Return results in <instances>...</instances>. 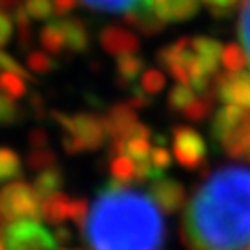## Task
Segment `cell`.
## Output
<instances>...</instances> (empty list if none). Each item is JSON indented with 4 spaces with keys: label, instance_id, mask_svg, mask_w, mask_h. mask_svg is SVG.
I'll list each match as a JSON object with an SVG mask.
<instances>
[{
    "label": "cell",
    "instance_id": "1",
    "mask_svg": "<svg viewBox=\"0 0 250 250\" xmlns=\"http://www.w3.org/2000/svg\"><path fill=\"white\" fill-rule=\"evenodd\" d=\"M188 250H245L250 247V167L213 170L189 198L180 224Z\"/></svg>",
    "mask_w": 250,
    "mask_h": 250
},
{
    "label": "cell",
    "instance_id": "2",
    "mask_svg": "<svg viewBox=\"0 0 250 250\" xmlns=\"http://www.w3.org/2000/svg\"><path fill=\"white\" fill-rule=\"evenodd\" d=\"M82 233L91 250H161L165 223L152 197L113 178L95 198Z\"/></svg>",
    "mask_w": 250,
    "mask_h": 250
},
{
    "label": "cell",
    "instance_id": "3",
    "mask_svg": "<svg viewBox=\"0 0 250 250\" xmlns=\"http://www.w3.org/2000/svg\"><path fill=\"white\" fill-rule=\"evenodd\" d=\"M52 119L62 128V146L69 156L99 150L106 143L107 132L102 115L52 111Z\"/></svg>",
    "mask_w": 250,
    "mask_h": 250
},
{
    "label": "cell",
    "instance_id": "4",
    "mask_svg": "<svg viewBox=\"0 0 250 250\" xmlns=\"http://www.w3.org/2000/svg\"><path fill=\"white\" fill-rule=\"evenodd\" d=\"M19 219H41V198L24 180L9 182L0 189V228Z\"/></svg>",
    "mask_w": 250,
    "mask_h": 250
},
{
    "label": "cell",
    "instance_id": "5",
    "mask_svg": "<svg viewBox=\"0 0 250 250\" xmlns=\"http://www.w3.org/2000/svg\"><path fill=\"white\" fill-rule=\"evenodd\" d=\"M6 250H54L56 235L39 219H19L0 228Z\"/></svg>",
    "mask_w": 250,
    "mask_h": 250
},
{
    "label": "cell",
    "instance_id": "6",
    "mask_svg": "<svg viewBox=\"0 0 250 250\" xmlns=\"http://www.w3.org/2000/svg\"><path fill=\"white\" fill-rule=\"evenodd\" d=\"M172 154L184 169L197 170L206 165L208 145L195 128L180 125L172 128Z\"/></svg>",
    "mask_w": 250,
    "mask_h": 250
},
{
    "label": "cell",
    "instance_id": "7",
    "mask_svg": "<svg viewBox=\"0 0 250 250\" xmlns=\"http://www.w3.org/2000/svg\"><path fill=\"white\" fill-rule=\"evenodd\" d=\"M213 91L224 104H235L250 111V72H217Z\"/></svg>",
    "mask_w": 250,
    "mask_h": 250
},
{
    "label": "cell",
    "instance_id": "8",
    "mask_svg": "<svg viewBox=\"0 0 250 250\" xmlns=\"http://www.w3.org/2000/svg\"><path fill=\"white\" fill-rule=\"evenodd\" d=\"M148 195L161 211L167 215L178 213L186 204V188L174 178L161 176L154 180L148 188Z\"/></svg>",
    "mask_w": 250,
    "mask_h": 250
},
{
    "label": "cell",
    "instance_id": "9",
    "mask_svg": "<svg viewBox=\"0 0 250 250\" xmlns=\"http://www.w3.org/2000/svg\"><path fill=\"white\" fill-rule=\"evenodd\" d=\"M104 128L107 132V139H117V137H125L128 139L130 130L134 128L137 121V109L132 107V104L126 102H117L102 115Z\"/></svg>",
    "mask_w": 250,
    "mask_h": 250
},
{
    "label": "cell",
    "instance_id": "10",
    "mask_svg": "<svg viewBox=\"0 0 250 250\" xmlns=\"http://www.w3.org/2000/svg\"><path fill=\"white\" fill-rule=\"evenodd\" d=\"M100 45L111 56H125L135 54L139 50V39L134 32L121 26H107L100 34Z\"/></svg>",
    "mask_w": 250,
    "mask_h": 250
},
{
    "label": "cell",
    "instance_id": "11",
    "mask_svg": "<svg viewBox=\"0 0 250 250\" xmlns=\"http://www.w3.org/2000/svg\"><path fill=\"white\" fill-rule=\"evenodd\" d=\"M72 198L65 193H54L52 197L41 200V219L52 226H62L71 219Z\"/></svg>",
    "mask_w": 250,
    "mask_h": 250
},
{
    "label": "cell",
    "instance_id": "12",
    "mask_svg": "<svg viewBox=\"0 0 250 250\" xmlns=\"http://www.w3.org/2000/svg\"><path fill=\"white\" fill-rule=\"evenodd\" d=\"M193 41V48L197 50L198 60L202 63V67L206 69V72L209 76L217 74V69H219V63L223 60V48L224 46L217 41V39H211V37H191Z\"/></svg>",
    "mask_w": 250,
    "mask_h": 250
},
{
    "label": "cell",
    "instance_id": "13",
    "mask_svg": "<svg viewBox=\"0 0 250 250\" xmlns=\"http://www.w3.org/2000/svg\"><path fill=\"white\" fill-rule=\"evenodd\" d=\"M60 21H62L67 48L74 54L85 52L89 48V34H87V28L83 24V21H80L78 17H60Z\"/></svg>",
    "mask_w": 250,
    "mask_h": 250
},
{
    "label": "cell",
    "instance_id": "14",
    "mask_svg": "<svg viewBox=\"0 0 250 250\" xmlns=\"http://www.w3.org/2000/svg\"><path fill=\"white\" fill-rule=\"evenodd\" d=\"M145 69V60L135 56V54H125V56H119L117 58V65H115V78H117V85L123 87V89H128L132 87L137 78L141 76V72Z\"/></svg>",
    "mask_w": 250,
    "mask_h": 250
},
{
    "label": "cell",
    "instance_id": "15",
    "mask_svg": "<svg viewBox=\"0 0 250 250\" xmlns=\"http://www.w3.org/2000/svg\"><path fill=\"white\" fill-rule=\"evenodd\" d=\"M63 170L54 165L50 169H45L41 172H37V176L34 178V189H36L37 197L41 200L52 197L54 193H60V189L63 188Z\"/></svg>",
    "mask_w": 250,
    "mask_h": 250
},
{
    "label": "cell",
    "instance_id": "16",
    "mask_svg": "<svg viewBox=\"0 0 250 250\" xmlns=\"http://www.w3.org/2000/svg\"><path fill=\"white\" fill-rule=\"evenodd\" d=\"M39 41L41 46L45 48V52L48 54H62L67 48L65 43V34H63L62 21L60 19H50L46 22V26L41 28L39 32Z\"/></svg>",
    "mask_w": 250,
    "mask_h": 250
},
{
    "label": "cell",
    "instance_id": "17",
    "mask_svg": "<svg viewBox=\"0 0 250 250\" xmlns=\"http://www.w3.org/2000/svg\"><path fill=\"white\" fill-rule=\"evenodd\" d=\"M215 99H217V95H215L213 89H209L206 95H198L195 102L189 107H186L184 117L188 121H191V123H202V121H206L208 117L211 115V111H213Z\"/></svg>",
    "mask_w": 250,
    "mask_h": 250
},
{
    "label": "cell",
    "instance_id": "18",
    "mask_svg": "<svg viewBox=\"0 0 250 250\" xmlns=\"http://www.w3.org/2000/svg\"><path fill=\"white\" fill-rule=\"evenodd\" d=\"M223 63L224 71L228 72H239L245 71V67L249 65V54L245 50V46L237 43H228L223 48Z\"/></svg>",
    "mask_w": 250,
    "mask_h": 250
},
{
    "label": "cell",
    "instance_id": "19",
    "mask_svg": "<svg viewBox=\"0 0 250 250\" xmlns=\"http://www.w3.org/2000/svg\"><path fill=\"white\" fill-rule=\"evenodd\" d=\"M21 176V158L13 148L0 146V184H9Z\"/></svg>",
    "mask_w": 250,
    "mask_h": 250
},
{
    "label": "cell",
    "instance_id": "20",
    "mask_svg": "<svg viewBox=\"0 0 250 250\" xmlns=\"http://www.w3.org/2000/svg\"><path fill=\"white\" fill-rule=\"evenodd\" d=\"M15 13V24H17V37H19V45L22 50H26L34 43V28H32V17L26 11L24 4H21L13 9Z\"/></svg>",
    "mask_w": 250,
    "mask_h": 250
},
{
    "label": "cell",
    "instance_id": "21",
    "mask_svg": "<svg viewBox=\"0 0 250 250\" xmlns=\"http://www.w3.org/2000/svg\"><path fill=\"white\" fill-rule=\"evenodd\" d=\"M198 95L193 91L191 85H186V83H176L172 89L169 91L167 95V104L172 111H186V107H189Z\"/></svg>",
    "mask_w": 250,
    "mask_h": 250
},
{
    "label": "cell",
    "instance_id": "22",
    "mask_svg": "<svg viewBox=\"0 0 250 250\" xmlns=\"http://www.w3.org/2000/svg\"><path fill=\"white\" fill-rule=\"evenodd\" d=\"M109 170H111V176L119 182H125V184H132L135 182V161L128 156V154H123V156H115L109 161Z\"/></svg>",
    "mask_w": 250,
    "mask_h": 250
},
{
    "label": "cell",
    "instance_id": "23",
    "mask_svg": "<svg viewBox=\"0 0 250 250\" xmlns=\"http://www.w3.org/2000/svg\"><path fill=\"white\" fill-rule=\"evenodd\" d=\"M0 91L13 100L22 99V97H26V93H28L26 80L21 78L15 72L2 71L0 72Z\"/></svg>",
    "mask_w": 250,
    "mask_h": 250
},
{
    "label": "cell",
    "instance_id": "24",
    "mask_svg": "<svg viewBox=\"0 0 250 250\" xmlns=\"http://www.w3.org/2000/svg\"><path fill=\"white\" fill-rule=\"evenodd\" d=\"M87 8L107 13H128L139 6L141 0H82Z\"/></svg>",
    "mask_w": 250,
    "mask_h": 250
},
{
    "label": "cell",
    "instance_id": "25",
    "mask_svg": "<svg viewBox=\"0 0 250 250\" xmlns=\"http://www.w3.org/2000/svg\"><path fill=\"white\" fill-rule=\"evenodd\" d=\"M56 152L52 148H32V150L28 152L26 156V167L30 170H36V172H41V170L45 169H50L56 165Z\"/></svg>",
    "mask_w": 250,
    "mask_h": 250
},
{
    "label": "cell",
    "instance_id": "26",
    "mask_svg": "<svg viewBox=\"0 0 250 250\" xmlns=\"http://www.w3.org/2000/svg\"><path fill=\"white\" fill-rule=\"evenodd\" d=\"M139 80H141V89L146 95H150V97L160 95L161 91L165 89V85H167V76L160 69H148V71H145L143 76Z\"/></svg>",
    "mask_w": 250,
    "mask_h": 250
},
{
    "label": "cell",
    "instance_id": "27",
    "mask_svg": "<svg viewBox=\"0 0 250 250\" xmlns=\"http://www.w3.org/2000/svg\"><path fill=\"white\" fill-rule=\"evenodd\" d=\"M152 143L148 137H132L126 141V154L134 161L148 160L152 154Z\"/></svg>",
    "mask_w": 250,
    "mask_h": 250
},
{
    "label": "cell",
    "instance_id": "28",
    "mask_svg": "<svg viewBox=\"0 0 250 250\" xmlns=\"http://www.w3.org/2000/svg\"><path fill=\"white\" fill-rule=\"evenodd\" d=\"M28 67L37 74H46L56 69V62L48 56V52H41V50H32L26 54Z\"/></svg>",
    "mask_w": 250,
    "mask_h": 250
},
{
    "label": "cell",
    "instance_id": "29",
    "mask_svg": "<svg viewBox=\"0 0 250 250\" xmlns=\"http://www.w3.org/2000/svg\"><path fill=\"white\" fill-rule=\"evenodd\" d=\"M19 115V106L15 104V100L9 99L8 95H4L0 91V125H13L17 123Z\"/></svg>",
    "mask_w": 250,
    "mask_h": 250
},
{
    "label": "cell",
    "instance_id": "30",
    "mask_svg": "<svg viewBox=\"0 0 250 250\" xmlns=\"http://www.w3.org/2000/svg\"><path fill=\"white\" fill-rule=\"evenodd\" d=\"M239 39H241L245 50L249 54V63H250V0H245L241 8V15H239Z\"/></svg>",
    "mask_w": 250,
    "mask_h": 250
},
{
    "label": "cell",
    "instance_id": "31",
    "mask_svg": "<svg viewBox=\"0 0 250 250\" xmlns=\"http://www.w3.org/2000/svg\"><path fill=\"white\" fill-rule=\"evenodd\" d=\"M0 69H2V71L15 72V74H19V76L24 78V80L36 82V78L32 76V72H28L26 69L13 58V56H9V54L4 52V50H0Z\"/></svg>",
    "mask_w": 250,
    "mask_h": 250
},
{
    "label": "cell",
    "instance_id": "32",
    "mask_svg": "<svg viewBox=\"0 0 250 250\" xmlns=\"http://www.w3.org/2000/svg\"><path fill=\"white\" fill-rule=\"evenodd\" d=\"M91 206L87 198H74L72 200V213H71V221L80 230L85 228V223H87V217H89Z\"/></svg>",
    "mask_w": 250,
    "mask_h": 250
},
{
    "label": "cell",
    "instance_id": "33",
    "mask_svg": "<svg viewBox=\"0 0 250 250\" xmlns=\"http://www.w3.org/2000/svg\"><path fill=\"white\" fill-rule=\"evenodd\" d=\"M150 161L158 167L160 170H165L170 167V163H172V158H170V152L167 150V146H161V145H156L154 148H152V154H150Z\"/></svg>",
    "mask_w": 250,
    "mask_h": 250
},
{
    "label": "cell",
    "instance_id": "34",
    "mask_svg": "<svg viewBox=\"0 0 250 250\" xmlns=\"http://www.w3.org/2000/svg\"><path fill=\"white\" fill-rule=\"evenodd\" d=\"M215 15H228L239 0H202Z\"/></svg>",
    "mask_w": 250,
    "mask_h": 250
},
{
    "label": "cell",
    "instance_id": "35",
    "mask_svg": "<svg viewBox=\"0 0 250 250\" xmlns=\"http://www.w3.org/2000/svg\"><path fill=\"white\" fill-rule=\"evenodd\" d=\"M128 102L132 104V107H135L139 111V109L150 106V95H146L141 87H132V95H130Z\"/></svg>",
    "mask_w": 250,
    "mask_h": 250
},
{
    "label": "cell",
    "instance_id": "36",
    "mask_svg": "<svg viewBox=\"0 0 250 250\" xmlns=\"http://www.w3.org/2000/svg\"><path fill=\"white\" fill-rule=\"evenodd\" d=\"M11 36H13V21L4 11H0V46L9 43Z\"/></svg>",
    "mask_w": 250,
    "mask_h": 250
},
{
    "label": "cell",
    "instance_id": "37",
    "mask_svg": "<svg viewBox=\"0 0 250 250\" xmlns=\"http://www.w3.org/2000/svg\"><path fill=\"white\" fill-rule=\"evenodd\" d=\"M28 145L32 148H43L48 145V134H46L43 128H36L28 134Z\"/></svg>",
    "mask_w": 250,
    "mask_h": 250
},
{
    "label": "cell",
    "instance_id": "38",
    "mask_svg": "<svg viewBox=\"0 0 250 250\" xmlns=\"http://www.w3.org/2000/svg\"><path fill=\"white\" fill-rule=\"evenodd\" d=\"M78 0H54V13L58 17H63L67 13H71L72 9L76 8Z\"/></svg>",
    "mask_w": 250,
    "mask_h": 250
},
{
    "label": "cell",
    "instance_id": "39",
    "mask_svg": "<svg viewBox=\"0 0 250 250\" xmlns=\"http://www.w3.org/2000/svg\"><path fill=\"white\" fill-rule=\"evenodd\" d=\"M54 235H56V241H58V245H67V243L72 241V233L71 230L67 228V226H56V232H54Z\"/></svg>",
    "mask_w": 250,
    "mask_h": 250
},
{
    "label": "cell",
    "instance_id": "40",
    "mask_svg": "<svg viewBox=\"0 0 250 250\" xmlns=\"http://www.w3.org/2000/svg\"><path fill=\"white\" fill-rule=\"evenodd\" d=\"M17 6H21V0H0L2 9H15Z\"/></svg>",
    "mask_w": 250,
    "mask_h": 250
},
{
    "label": "cell",
    "instance_id": "41",
    "mask_svg": "<svg viewBox=\"0 0 250 250\" xmlns=\"http://www.w3.org/2000/svg\"><path fill=\"white\" fill-rule=\"evenodd\" d=\"M0 250H6V245H4V239H0Z\"/></svg>",
    "mask_w": 250,
    "mask_h": 250
},
{
    "label": "cell",
    "instance_id": "42",
    "mask_svg": "<svg viewBox=\"0 0 250 250\" xmlns=\"http://www.w3.org/2000/svg\"><path fill=\"white\" fill-rule=\"evenodd\" d=\"M62 250H67V249H62ZM82 250H87V249H82Z\"/></svg>",
    "mask_w": 250,
    "mask_h": 250
},
{
    "label": "cell",
    "instance_id": "43",
    "mask_svg": "<svg viewBox=\"0 0 250 250\" xmlns=\"http://www.w3.org/2000/svg\"><path fill=\"white\" fill-rule=\"evenodd\" d=\"M245 250H250V247H249V249H245Z\"/></svg>",
    "mask_w": 250,
    "mask_h": 250
},
{
    "label": "cell",
    "instance_id": "44",
    "mask_svg": "<svg viewBox=\"0 0 250 250\" xmlns=\"http://www.w3.org/2000/svg\"><path fill=\"white\" fill-rule=\"evenodd\" d=\"M89 250H91V249H89Z\"/></svg>",
    "mask_w": 250,
    "mask_h": 250
}]
</instances>
